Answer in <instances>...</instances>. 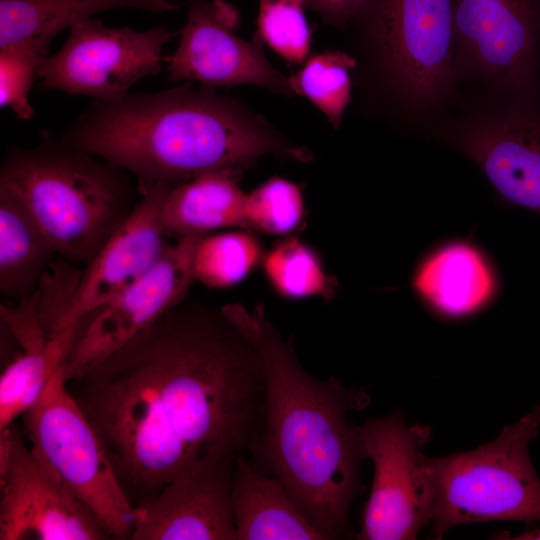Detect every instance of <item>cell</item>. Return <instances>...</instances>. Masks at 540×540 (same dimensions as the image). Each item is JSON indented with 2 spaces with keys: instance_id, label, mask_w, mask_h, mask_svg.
<instances>
[{
  "instance_id": "1",
  "label": "cell",
  "mask_w": 540,
  "mask_h": 540,
  "mask_svg": "<svg viewBox=\"0 0 540 540\" xmlns=\"http://www.w3.org/2000/svg\"><path fill=\"white\" fill-rule=\"evenodd\" d=\"M66 385L134 507L247 452L263 401L254 346L221 309L185 301Z\"/></svg>"
},
{
  "instance_id": "2",
  "label": "cell",
  "mask_w": 540,
  "mask_h": 540,
  "mask_svg": "<svg viewBox=\"0 0 540 540\" xmlns=\"http://www.w3.org/2000/svg\"><path fill=\"white\" fill-rule=\"evenodd\" d=\"M224 316L256 349L263 373L260 420L249 446L253 464L287 489L326 539L350 535L349 513L365 491V459L352 411L371 401L365 387H345L310 375L292 342L268 320L262 304L221 307Z\"/></svg>"
},
{
  "instance_id": "3",
  "label": "cell",
  "mask_w": 540,
  "mask_h": 540,
  "mask_svg": "<svg viewBox=\"0 0 540 540\" xmlns=\"http://www.w3.org/2000/svg\"><path fill=\"white\" fill-rule=\"evenodd\" d=\"M60 141L126 171L139 187L236 170L265 154L311 159L235 101L190 84L94 100Z\"/></svg>"
},
{
  "instance_id": "4",
  "label": "cell",
  "mask_w": 540,
  "mask_h": 540,
  "mask_svg": "<svg viewBox=\"0 0 540 540\" xmlns=\"http://www.w3.org/2000/svg\"><path fill=\"white\" fill-rule=\"evenodd\" d=\"M0 188L23 204L61 258L85 265L138 201L131 174L51 140L11 149Z\"/></svg>"
},
{
  "instance_id": "5",
  "label": "cell",
  "mask_w": 540,
  "mask_h": 540,
  "mask_svg": "<svg viewBox=\"0 0 540 540\" xmlns=\"http://www.w3.org/2000/svg\"><path fill=\"white\" fill-rule=\"evenodd\" d=\"M540 428V405L471 451L425 457L432 535L488 521L540 522V478L529 443Z\"/></svg>"
},
{
  "instance_id": "6",
  "label": "cell",
  "mask_w": 540,
  "mask_h": 540,
  "mask_svg": "<svg viewBox=\"0 0 540 540\" xmlns=\"http://www.w3.org/2000/svg\"><path fill=\"white\" fill-rule=\"evenodd\" d=\"M22 419L32 452L97 515L111 538L130 539L134 506L61 369Z\"/></svg>"
},
{
  "instance_id": "7",
  "label": "cell",
  "mask_w": 540,
  "mask_h": 540,
  "mask_svg": "<svg viewBox=\"0 0 540 540\" xmlns=\"http://www.w3.org/2000/svg\"><path fill=\"white\" fill-rule=\"evenodd\" d=\"M357 18L404 103L426 109L447 97L456 76L454 0H367Z\"/></svg>"
},
{
  "instance_id": "8",
  "label": "cell",
  "mask_w": 540,
  "mask_h": 540,
  "mask_svg": "<svg viewBox=\"0 0 540 540\" xmlns=\"http://www.w3.org/2000/svg\"><path fill=\"white\" fill-rule=\"evenodd\" d=\"M365 458L374 474L365 504L361 540L415 539L430 525V499L423 448L431 437L428 425L407 426L401 411L356 425Z\"/></svg>"
},
{
  "instance_id": "9",
  "label": "cell",
  "mask_w": 540,
  "mask_h": 540,
  "mask_svg": "<svg viewBox=\"0 0 540 540\" xmlns=\"http://www.w3.org/2000/svg\"><path fill=\"white\" fill-rule=\"evenodd\" d=\"M176 34L166 26L136 31L93 18L80 20L70 27L63 46L41 63L39 88L120 100L137 81L161 71L164 47Z\"/></svg>"
},
{
  "instance_id": "10",
  "label": "cell",
  "mask_w": 540,
  "mask_h": 540,
  "mask_svg": "<svg viewBox=\"0 0 540 540\" xmlns=\"http://www.w3.org/2000/svg\"><path fill=\"white\" fill-rule=\"evenodd\" d=\"M201 237L177 238L145 277L76 323L61 366L66 382L94 368L185 301L195 280L193 255Z\"/></svg>"
},
{
  "instance_id": "11",
  "label": "cell",
  "mask_w": 540,
  "mask_h": 540,
  "mask_svg": "<svg viewBox=\"0 0 540 540\" xmlns=\"http://www.w3.org/2000/svg\"><path fill=\"white\" fill-rule=\"evenodd\" d=\"M455 73L521 96L538 88L540 0H454Z\"/></svg>"
},
{
  "instance_id": "12",
  "label": "cell",
  "mask_w": 540,
  "mask_h": 540,
  "mask_svg": "<svg viewBox=\"0 0 540 540\" xmlns=\"http://www.w3.org/2000/svg\"><path fill=\"white\" fill-rule=\"evenodd\" d=\"M0 540H102L97 515L28 448L15 422L0 429Z\"/></svg>"
},
{
  "instance_id": "13",
  "label": "cell",
  "mask_w": 540,
  "mask_h": 540,
  "mask_svg": "<svg viewBox=\"0 0 540 540\" xmlns=\"http://www.w3.org/2000/svg\"><path fill=\"white\" fill-rule=\"evenodd\" d=\"M238 10L222 0H195L167 59L173 81H198L207 88L253 84L285 94L290 80L266 59L259 46L235 34Z\"/></svg>"
},
{
  "instance_id": "14",
  "label": "cell",
  "mask_w": 540,
  "mask_h": 540,
  "mask_svg": "<svg viewBox=\"0 0 540 540\" xmlns=\"http://www.w3.org/2000/svg\"><path fill=\"white\" fill-rule=\"evenodd\" d=\"M454 141L504 200L540 215V107L524 101L479 113Z\"/></svg>"
},
{
  "instance_id": "15",
  "label": "cell",
  "mask_w": 540,
  "mask_h": 540,
  "mask_svg": "<svg viewBox=\"0 0 540 540\" xmlns=\"http://www.w3.org/2000/svg\"><path fill=\"white\" fill-rule=\"evenodd\" d=\"M172 184L139 187L140 198L120 226L80 272L63 323L73 328L86 315L145 277L170 243L161 218L163 201Z\"/></svg>"
},
{
  "instance_id": "16",
  "label": "cell",
  "mask_w": 540,
  "mask_h": 540,
  "mask_svg": "<svg viewBox=\"0 0 540 540\" xmlns=\"http://www.w3.org/2000/svg\"><path fill=\"white\" fill-rule=\"evenodd\" d=\"M234 462L184 473L134 507L132 540H237L230 497Z\"/></svg>"
},
{
  "instance_id": "17",
  "label": "cell",
  "mask_w": 540,
  "mask_h": 540,
  "mask_svg": "<svg viewBox=\"0 0 540 540\" xmlns=\"http://www.w3.org/2000/svg\"><path fill=\"white\" fill-rule=\"evenodd\" d=\"M237 540H324L285 486L240 454L230 483Z\"/></svg>"
},
{
  "instance_id": "18",
  "label": "cell",
  "mask_w": 540,
  "mask_h": 540,
  "mask_svg": "<svg viewBox=\"0 0 540 540\" xmlns=\"http://www.w3.org/2000/svg\"><path fill=\"white\" fill-rule=\"evenodd\" d=\"M413 287L433 310L463 317L490 302L494 273L482 253L466 242H451L432 252L417 269Z\"/></svg>"
},
{
  "instance_id": "19",
  "label": "cell",
  "mask_w": 540,
  "mask_h": 540,
  "mask_svg": "<svg viewBox=\"0 0 540 540\" xmlns=\"http://www.w3.org/2000/svg\"><path fill=\"white\" fill-rule=\"evenodd\" d=\"M235 172L212 171L173 185L161 210L167 234L181 238L246 228V194L239 188Z\"/></svg>"
},
{
  "instance_id": "20",
  "label": "cell",
  "mask_w": 540,
  "mask_h": 540,
  "mask_svg": "<svg viewBox=\"0 0 540 540\" xmlns=\"http://www.w3.org/2000/svg\"><path fill=\"white\" fill-rule=\"evenodd\" d=\"M190 0H0V48L29 43L49 54L63 30L92 15L115 9L149 12L177 9Z\"/></svg>"
},
{
  "instance_id": "21",
  "label": "cell",
  "mask_w": 540,
  "mask_h": 540,
  "mask_svg": "<svg viewBox=\"0 0 540 540\" xmlns=\"http://www.w3.org/2000/svg\"><path fill=\"white\" fill-rule=\"evenodd\" d=\"M57 251L23 204L0 188V290L18 300L32 296Z\"/></svg>"
},
{
  "instance_id": "22",
  "label": "cell",
  "mask_w": 540,
  "mask_h": 540,
  "mask_svg": "<svg viewBox=\"0 0 540 540\" xmlns=\"http://www.w3.org/2000/svg\"><path fill=\"white\" fill-rule=\"evenodd\" d=\"M74 328L39 344L20 348L0 376V429L15 422L39 399L61 369Z\"/></svg>"
},
{
  "instance_id": "23",
  "label": "cell",
  "mask_w": 540,
  "mask_h": 540,
  "mask_svg": "<svg viewBox=\"0 0 540 540\" xmlns=\"http://www.w3.org/2000/svg\"><path fill=\"white\" fill-rule=\"evenodd\" d=\"M260 241L249 232L223 231L202 236L193 255L194 279L222 289L241 282L264 259Z\"/></svg>"
},
{
  "instance_id": "24",
  "label": "cell",
  "mask_w": 540,
  "mask_h": 540,
  "mask_svg": "<svg viewBox=\"0 0 540 540\" xmlns=\"http://www.w3.org/2000/svg\"><path fill=\"white\" fill-rule=\"evenodd\" d=\"M262 263L270 285L285 298H328L334 293V279L326 274L316 252L297 237L278 243Z\"/></svg>"
},
{
  "instance_id": "25",
  "label": "cell",
  "mask_w": 540,
  "mask_h": 540,
  "mask_svg": "<svg viewBox=\"0 0 540 540\" xmlns=\"http://www.w3.org/2000/svg\"><path fill=\"white\" fill-rule=\"evenodd\" d=\"M354 66L355 60L344 52L316 54L289 78L292 91L306 96L337 128L350 100L349 70Z\"/></svg>"
},
{
  "instance_id": "26",
  "label": "cell",
  "mask_w": 540,
  "mask_h": 540,
  "mask_svg": "<svg viewBox=\"0 0 540 540\" xmlns=\"http://www.w3.org/2000/svg\"><path fill=\"white\" fill-rule=\"evenodd\" d=\"M303 214L301 190L286 179L271 178L246 195V228L284 235L300 224Z\"/></svg>"
},
{
  "instance_id": "27",
  "label": "cell",
  "mask_w": 540,
  "mask_h": 540,
  "mask_svg": "<svg viewBox=\"0 0 540 540\" xmlns=\"http://www.w3.org/2000/svg\"><path fill=\"white\" fill-rule=\"evenodd\" d=\"M306 0H259L258 36L283 59L302 63L310 49Z\"/></svg>"
},
{
  "instance_id": "28",
  "label": "cell",
  "mask_w": 540,
  "mask_h": 540,
  "mask_svg": "<svg viewBox=\"0 0 540 540\" xmlns=\"http://www.w3.org/2000/svg\"><path fill=\"white\" fill-rule=\"evenodd\" d=\"M47 56L48 53L29 43L0 48L1 107H9L19 119L34 117L29 94L38 78V69Z\"/></svg>"
},
{
  "instance_id": "29",
  "label": "cell",
  "mask_w": 540,
  "mask_h": 540,
  "mask_svg": "<svg viewBox=\"0 0 540 540\" xmlns=\"http://www.w3.org/2000/svg\"><path fill=\"white\" fill-rule=\"evenodd\" d=\"M367 0H306V6L315 10L323 20L336 27H344L356 19Z\"/></svg>"
},
{
  "instance_id": "30",
  "label": "cell",
  "mask_w": 540,
  "mask_h": 540,
  "mask_svg": "<svg viewBox=\"0 0 540 540\" xmlns=\"http://www.w3.org/2000/svg\"><path fill=\"white\" fill-rule=\"evenodd\" d=\"M507 538L518 539V540H540V529L525 531L513 537H507Z\"/></svg>"
}]
</instances>
